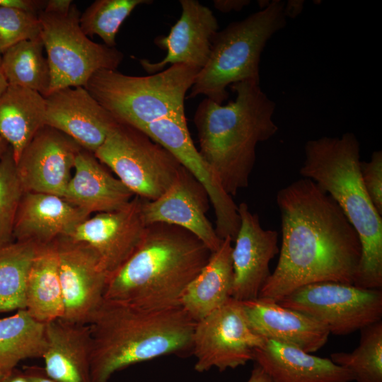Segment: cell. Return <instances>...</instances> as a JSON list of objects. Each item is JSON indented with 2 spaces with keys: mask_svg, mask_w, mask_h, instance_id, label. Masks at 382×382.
Here are the masks:
<instances>
[{
  "mask_svg": "<svg viewBox=\"0 0 382 382\" xmlns=\"http://www.w3.org/2000/svg\"><path fill=\"white\" fill-rule=\"evenodd\" d=\"M73 3L71 0H49L46 1L45 8L46 12L64 13L68 12Z\"/></svg>",
  "mask_w": 382,
  "mask_h": 382,
  "instance_id": "cell-39",
  "label": "cell"
},
{
  "mask_svg": "<svg viewBox=\"0 0 382 382\" xmlns=\"http://www.w3.org/2000/svg\"><path fill=\"white\" fill-rule=\"evenodd\" d=\"M44 50L39 37L20 42L2 54L0 69L8 85L28 88L46 97L51 74Z\"/></svg>",
  "mask_w": 382,
  "mask_h": 382,
  "instance_id": "cell-29",
  "label": "cell"
},
{
  "mask_svg": "<svg viewBox=\"0 0 382 382\" xmlns=\"http://www.w3.org/2000/svg\"><path fill=\"white\" fill-rule=\"evenodd\" d=\"M233 100L219 104L205 98L198 105L194 123L199 152L231 197L247 187L256 161V146L277 132L275 103L260 82L244 81L231 86Z\"/></svg>",
  "mask_w": 382,
  "mask_h": 382,
  "instance_id": "cell-3",
  "label": "cell"
},
{
  "mask_svg": "<svg viewBox=\"0 0 382 382\" xmlns=\"http://www.w3.org/2000/svg\"><path fill=\"white\" fill-rule=\"evenodd\" d=\"M45 324L25 310L0 318V373L5 374L21 361L42 358L46 347Z\"/></svg>",
  "mask_w": 382,
  "mask_h": 382,
  "instance_id": "cell-28",
  "label": "cell"
},
{
  "mask_svg": "<svg viewBox=\"0 0 382 382\" xmlns=\"http://www.w3.org/2000/svg\"><path fill=\"white\" fill-rule=\"evenodd\" d=\"M91 215L54 195L24 192L16 214L13 238L37 245L69 236Z\"/></svg>",
  "mask_w": 382,
  "mask_h": 382,
  "instance_id": "cell-21",
  "label": "cell"
},
{
  "mask_svg": "<svg viewBox=\"0 0 382 382\" xmlns=\"http://www.w3.org/2000/svg\"><path fill=\"white\" fill-rule=\"evenodd\" d=\"M1 54H0V66H1Z\"/></svg>",
  "mask_w": 382,
  "mask_h": 382,
  "instance_id": "cell-46",
  "label": "cell"
},
{
  "mask_svg": "<svg viewBox=\"0 0 382 382\" xmlns=\"http://www.w3.org/2000/svg\"><path fill=\"white\" fill-rule=\"evenodd\" d=\"M45 125L64 133L82 149L94 153L117 120L82 86L47 95Z\"/></svg>",
  "mask_w": 382,
  "mask_h": 382,
  "instance_id": "cell-18",
  "label": "cell"
},
{
  "mask_svg": "<svg viewBox=\"0 0 382 382\" xmlns=\"http://www.w3.org/2000/svg\"><path fill=\"white\" fill-rule=\"evenodd\" d=\"M358 347L352 352H335L330 359L347 369L357 382H382V321L360 330Z\"/></svg>",
  "mask_w": 382,
  "mask_h": 382,
  "instance_id": "cell-31",
  "label": "cell"
},
{
  "mask_svg": "<svg viewBox=\"0 0 382 382\" xmlns=\"http://www.w3.org/2000/svg\"><path fill=\"white\" fill-rule=\"evenodd\" d=\"M45 100L39 93L8 85L0 96V137L11 147L16 162L45 126Z\"/></svg>",
  "mask_w": 382,
  "mask_h": 382,
  "instance_id": "cell-26",
  "label": "cell"
},
{
  "mask_svg": "<svg viewBox=\"0 0 382 382\" xmlns=\"http://www.w3.org/2000/svg\"><path fill=\"white\" fill-rule=\"evenodd\" d=\"M8 86V83L0 69V96L6 90Z\"/></svg>",
  "mask_w": 382,
  "mask_h": 382,
  "instance_id": "cell-44",
  "label": "cell"
},
{
  "mask_svg": "<svg viewBox=\"0 0 382 382\" xmlns=\"http://www.w3.org/2000/svg\"><path fill=\"white\" fill-rule=\"evenodd\" d=\"M143 202L134 196L120 209L96 214L68 237L90 245L110 277L130 257L145 235Z\"/></svg>",
  "mask_w": 382,
  "mask_h": 382,
  "instance_id": "cell-15",
  "label": "cell"
},
{
  "mask_svg": "<svg viewBox=\"0 0 382 382\" xmlns=\"http://www.w3.org/2000/svg\"><path fill=\"white\" fill-rule=\"evenodd\" d=\"M360 170L365 189L374 207L382 215V151H374L369 162L361 161Z\"/></svg>",
  "mask_w": 382,
  "mask_h": 382,
  "instance_id": "cell-35",
  "label": "cell"
},
{
  "mask_svg": "<svg viewBox=\"0 0 382 382\" xmlns=\"http://www.w3.org/2000/svg\"><path fill=\"white\" fill-rule=\"evenodd\" d=\"M82 148L67 135L43 126L16 162L24 192L64 196Z\"/></svg>",
  "mask_w": 382,
  "mask_h": 382,
  "instance_id": "cell-14",
  "label": "cell"
},
{
  "mask_svg": "<svg viewBox=\"0 0 382 382\" xmlns=\"http://www.w3.org/2000/svg\"><path fill=\"white\" fill-rule=\"evenodd\" d=\"M10 146L8 144L0 137V162L4 156L5 154L8 150Z\"/></svg>",
  "mask_w": 382,
  "mask_h": 382,
  "instance_id": "cell-43",
  "label": "cell"
},
{
  "mask_svg": "<svg viewBox=\"0 0 382 382\" xmlns=\"http://www.w3.org/2000/svg\"><path fill=\"white\" fill-rule=\"evenodd\" d=\"M62 286V320L88 325L104 301L109 275L94 250L84 242L62 236L54 241Z\"/></svg>",
  "mask_w": 382,
  "mask_h": 382,
  "instance_id": "cell-12",
  "label": "cell"
},
{
  "mask_svg": "<svg viewBox=\"0 0 382 382\" xmlns=\"http://www.w3.org/2000/svg\"><path fill=\"white\" fill-rule=\"evenodd\" d=\"M37 14L0 6V54L17 43L40 37Z\"/></svg>",
  "mask_w": 382,
  "mask_h": 382,
  "instance_id": "cell-34",
  "label": "cell"
},
{
  "mask_svg": "<svg viewBox=\"0 0 382 382\" xmlns=\"http://www.w3.org/2000/svg\"><path fill=\"white\" fill-rule=\"evenodd\" d=\"M45 328L46 347L42 358L47 374L58 382H92L89 325L57 319Z\"/></svg>",
  "mask_w": 382,
  "mask_h": 382,
  "instance_id": "cell-24",
  "label": "cell"
},
{
  "mask_svg": "<svg viewBox=\"0 0 382 382\" xmlns=\"http://www.w3.org/2000/svg\"><path fill=\"white\" fill-rule=\"evenodd\" d=\"M195 325L181 306L148 308L104 299L88 324L92 382L162 356L192 354Z\"/></svg>",
  "mask_w": 382,
  "mask_h": 382,
  "instance_id": "cell-2",
  "label": "cell"
},
{
  "mask_svg": "<svg viewBox=\"0 0 382 382\" xmlns=\"http://www.w3.org/2000/svg\"><path fill=\"white\" fill-rule=\"evenodd\" d=\"M359 142L352 132L306 141L299 170L339 205L357 231L361 254L354 285L382 289V217L364 185Z\"/></svg>",
  "mask_w": 382,
  "mask_h": 382,
  "instance_id": "cell-5",
  "label": "cell"
},
{
  "mask_svg": "<svg viewBox=\"0 0 382 382\" xmlns=\"http://www.w3.org/2000/svg\"><path fill=\"white\" fill-rule=\"evenodd\" d=\"M212 253L185 228L149 225L134 253L109 277L104 299L148 308L180 306L185 289Z\"/></svg>",
  "mask_w": 382,
  "mask_h": 382,
  "instance_id": "cell-4",
  "label": "cell"
},
{
  "mask_svg": "<svg viewBox=\"0 0 382 382\" xmlns=\"http://www.w3.org/2000/svg\"><path fill=\"white\" fill-rule=\"evenodd\" d=\"M200 69L184 64L147 76L102 69L86 89L117 121L138 129L158 120L185 117V100Z\"/></svg>",
  "mask_w": 382,
  "mask_h": 382,
  "instance_id": "cell-6",
  "label": "cell"
},
{
  "mask_svg": "<svg viewBox=\"0 0 382 382\" xmlns=\"http://www.w3.org/2000/svg\"><path fill=\"white\" fill-rule=\"evenodd\" d=\"M23 193L10 146L0 162V249L15 241V219Z\"/></svg>",
  "mask_w": 382,
  "mask_h": 382,
  "instance_id": "cell-33",
  "label": "cell"
},
{
  "mask_svg": "<svg viewBox=\"0 0 382 382\" xmlns=\"http://www.w3.org/2000/svg\"><path fill=\"white\" fill-rule=\"evenodd\" d=\"M248 0H214V7L221 12L238 11L250 4Z\"/></svg>",
  "mask_w": 382,
  "mask_h": 382,
  "instance_id": "cell-38",
  "label": "cell"
},
{
  "mask_svg": "<svg viewBox=\"0 0 382 382\" xmlns=\"http://www.w3.org/2000/svg\"><path fill=\"white\" fill-rule=\"evenodd\" d=\"M182 13L167 35L158 36L154 43L166 50L158 62L141 59L139 62L149 74H156L167 64H184L204 67L209 57L212 40L219 31L212 10L195 0H180Z\"/></svg>",
  "mask_w": 382,
  "mask_h": 382,
  "instance_id": "cell-19",
  "label": "cell"
},
{
  "mask_svg": "<svg viewBox=\"0 0 382 382\" xmlns=\"http://www.w3.org/2000/svg\"><path fill=\"white\" fill-rule=\"evenodd\" d=\"M232 242L227 237L208 262L185 289L180 306L197 322L222 306L231 297L233 272Z\"/></svg>",
  "mask_w": 382,
  "mask_h": 382,
  "instance_id": "cell-25",
  "label": "cell"
},
{
  "mask_svg": "<svg viewBox=\"0 0 382 382\" xmlns=\"http://www.w3.org/2000/svg\"><path fill=\"white\" fill-rule=\"evenodd\" d=\"M37 248L14 241L0 249V313L25 309L27 277Z\"/></svg>",
  "mask_w": 382,
  "mask_h": 382,
  "instance_id": "cell-30",
  "label": "cell"
},
{
  "mask_svg": "<svg viewBox=\"0 0 382 382\" xmlns=\"http://www.w3.org/2000/svg\"><path fill=\"white\" fill-rule=\"evenodd\" d=\"M135 196L152 201L172 184L182 165L139 129L116 122L93 153Z\"/></svg>",
  "mask_w": 382,
  "mask_h": 382,
  "instance_id": "cell-9",
  "label": "cell"
},
{
  "mask_svg": "<svg viewBox=\"0 0 382 382\" xmlns=\"http://www.w3.org/2000/svg\"><path fill=\"white\" fill-rule=\"evenodd\" d=\"M284 2L268 4L245 18L228 24L214 35L209 59L198 72L187 98L204 95L223 104L233 83L260 82V62L267 41L286 24Z\"/></svg>",
  "mask_w": 382,
  "mask_h": 382,
  "instance_id": "cell-7",
  "label": "cell"
},
{
  "mask_svg": "<svg viewBox=\"0 0 382 382\" xmlns=\"http://www.w3.org/2000/svg\"><path fill=\"white\" fill-rule=\"evenodd\" d=\"M253 361L272 382H351L352 374L335 364L299 348L265 340L254 352Z\"/></svg>",
  "mask_w": 382,
  "mask_h": 382,
  "instance_id": "cell-23",
  "label": "cell"
},
{
  "mask_svg": "<svg viewBox=\"0 0 382 382\" xmlns=\"http://www.w3.org/2000/svg\"><path fill=\"white\" fill-rule=\"evenodd\" d=\"M149 0H96L80 15L79 23L85 35H98L103 44L115 47L118 30L138 6Z\"/></svg>",
  "mask_w": 382,
  "mask_h": 382,
  "instance_id": "cell-32",
  "label": "cell"
},
{
  "mask_svg": "<svg viewBox=\"0 0 382 382\" xmlns=\"http://www.w3.org/2000/svg\"><path fill=\"white\" fill-rule=\"evenodd\" d=\"M247 382H272L263 369L255 364Z\"/></svg>",
  "mask_w": 382,
  "mask_h": 382,
  "instance_id": "cell-42",
  "label": "cell"
},
{
  "mask_svg": "<svg viewBox=\"0 0 382 382\" xmlns=\"http://www.w3.org/2000/svg\"><path fill=\"white\" fill-rule=\"evenodd\" d=\"M265 340L250 328L241 301L231 297L196 322L192 351L195 369L204 372L215 367L224 371L243 366L253 360L255 350Z\"/></svg>",
  "mask_w": 382,
  "mask_h": 382,
  "instance_id": "cell-11",
  "label": "cell"
},
{
  "mask_svg": "<svg viewBox=\"0 0 382 382\" xmlns=\"http://www.w3.org/2000/svg\"><path fill=\"white\" fill-rule=\"evenodd\" d=\"M304 1L289 0L284 3V12L286 18H294L298 16L303 8Z\"/></svg>",
  "mask_w": 382,
  "mask_h": 382,
  "instance_id": "cell-40",
  "label": "cell"
},
{
  "mask_svg": "<svg viewBox=\"0 0 382 382\" xmlns=\"http://www.w3.org/2000/svg\"><path fill=\"white\" fill-rule=\"evenodd\" d=\"M238 211L241 224L231 253V298L243 302L258 298L271 274L270 262L279 249L277 232L264 229L258 215L251 212L246 203H240Z\"/></svg>",
  "mask_w": 382,
  "mask_h": 382,
  "instance_id": "cell-17",
  "label": "cell"
},
{
  "mask_svg": "<svg viewBox=\"0 0 382 382\" xmlns=\"http://www.w3.org/2000/svg\"><path fill=\"white\" fill-rule=\"evenodd\" d=\"M277 303L313 318L330 334L345 335L381 320L382 289L318 282L299 287Z\"/></svg>",
  "mask_w": 382,
  "mask_h": 382,
  "instance_id": "cell-10",
  "label": "cell"
},
{
  "mask_svg": "<svg viewBox=\"0 0 382 382\" xmlns=\"http://www.w3.org/2000/svg\"><path fill=\"white\" fill-rule=\"evenodd\" d=\"M135 195L111 175L95 156L82 149L63 197L88 214L120 209Z\"/></svg>",
  "mask_w": 382,
  "mask_h": 382,
  "instance_id": "cell-22",
  "label": "cell"
},
{
  "mask_svg": "<svg viewBox=\"0 0 382 382\" xmlns=\"http://www.w3.org/2000/svg\"><path fill=\"white\" fill-rule=\"evenodd\" d=\"M276 202L281 216L279 257L258 298L277 302L318 282L353 284L360 240L336 202L306 178L280 189Z\"/></svg>",
  "mask_w": 382,
  "mask_h": 382,
  "instance_id": "cell-1",
  "label": "cell"
},
{
  "mask_svg": "<svg viewBox=\"0 0 382 382\" xmlns=\"http://www.w3.org/2000/svg\"><path fill=\"white\" fill-rule=\"evenodd\" d=\"M3 376H4V374H1V373H0V381H1V378H2V377H3Z\"/></svg>",
  "mask_w": 382,
  "mask_h": 382,
  "instance_id": "cell-45",
  "label": "cell"
},
{
  "mask_svg": "<svg viewBox=\"0 0 382 382\" xmlns=\"http://www.w3.org/2000/svg\"><path fill=\"white\" fill-rule=\"evenodd\" d=\"M37 15L51 74L48 95L68 87H85L96 71L116 70L123 60L120 50L96 43L84 34L76 4L66 13L41 11Z\"/></svg>",
  "mask_w": 382,
  "mask_h": 382,
  "instance_id": "cell-8",
  "label": "cell"
},
{
  "mask_svg": "<svg viewBox=\"0 0 382 382\" xmlns=\"http://www.w3.org/2000/svg\"><path fill=\"white\" fill-rule=\"evenodd\" d=\"M0 382H29V381L23 371L15 368L4 374Z\"/></svg>",
  "mask_w": 382,
  "mask_h": 382,
  "instance_id": "cell-41",
  "label": "cell"
},
{
  "mask_svg": "<svg viewBox=\"0 0 382 382\" xmlns=\"http://www.w3.org/2000/svg\"><path fill=\"white\" fill-rule=\"evenodd\" d=\"M139 130L168 150L204 186L214 208L216 234L222 240L229 237L234 241L241 224L238 206L195 148L186 117H165Z\"/></svg>",
  "mask_w": 382,
  "mask_h": 382,
  "instance_id": "cell-13",
  "label": "cell"
},
{
  "mask_svg": "<svg viewBox=\"0 0 382 382\" xmlns=\"http://www.w3.org/2000/svg\"><path fill=\"white\" fill-rule=\"evenodd\" d=\"M25 303V310L41 323L46 325L63 316V295L54 241L38 245L27 277Z\"/></svg>",
  "mask_w": 382,
  "mask_h": 382,
  "instance_id": "cell-27",
  "label": "cell"
},
{
  "mask_svg": "<svg viewBox=\"0 0 382 382\" xmlns=\"http://www.w3.org/2000/svg\"><path fill=\"white\" fill-rule=\"evenodd\" d=\"M241 303L250 328L264 340L294 346L308 353L320 349L328 340V329L306 313L260 298Z\"/></svg>",
  "mask_w": 382,
  "mask_h": 382,
  "instance_id": "cell-20",
  "label": "cell"
},
{
  "mask_svg": "<svg viewBox=\"0 0 382 382\" xmlns=\"http://www.w3.org/2000/svg\"><path fill=\"white\" fill-rule=\"evenodd\" d=\"M46 1L41 0H0V6L38 14L45 8Z\"/></svg>",
  "mask_w": 382,
  "mask_h": 382,
  "instance_id": "cell-36",
  "label": "cell"
},
{
  "mask_svg": "<svg viewBox=\"0 0 382 382\" xmlns=\"http://www.w3.org/2000/svg\"><path fill=\"white\" fill-rule=\"evenodd\" d=\"M23 371L29 382H58L47 374L44 367L35 365L26 366Z\"/></svg>",
  "mask_w": 382,
  "mask_h": 382,
  "instance_id": "cell-37",
  "label": "cell"
},
{
  "mask_svg": "<svg viewBox=\"0 0 382 382\" xmlns=\"http://www.w3.org/2000/svg\"><path fill=\"white\" fill-rule=\"evenodd\" d=\"M211 203L204 186L182 166L170 187L157 199H144L142 215L146 226L156 223L187 230L213 253L223 240L207 217Z\"/></svg>",
  "mask_w": 382,
  "mask_h": 382,
  "instance_id": "cell-16",
  "label": "cell"
}]
</instances>
